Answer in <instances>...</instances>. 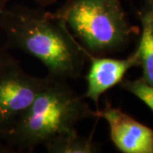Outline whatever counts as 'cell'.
<instances>
[{
  "instance_id": "obj_4",
  "label": "cell",
  "mask_w": 153,
  "mask_h": 153,
  "mask_svg": "<svg viewBox=\"0 0 153 153\" xmlns=\"http://www.w3.org/2000/svg\"><path fill=\"white\" fill-rule=\"evenodd\" d=\"M48 78L28 74L18 60L0 68V136L31 105Z\"/></svg>"
},
{
  "instance_id": "obj_10",
  "label": "cell",
  "mask_w": 153,
  "mask_h": 153,
  "mask_svg": "<svg viewBox=\"0 0 153 153\" xmlns=\"http://www.w3.org/2000/svg\"><path fill=\"white\" fill-rule=\"evenodd\" d=\"M16 60V58H14L12 55L9 53L8 49L5 46L4 47H0V68L2 66H5L6 64L10 63L13 60Z\"/></svg>"
},
{
  "instance_id": "obj_5",
  "label": "cell",
  "mask_w": 153,
  "mask_h": 153,
  "mask_svg": "<svg viewBox=\"0 0 153 153\" xmlns=\"http://www.w3.org/2000/svg\"><path fill=\"white\" fill-rule=\"evenodd\" d=\"M98 117L107 122L111 140L124 153H153V130L118 108L106 104L97 110Z\"/></svg>"
},
{
  "instance_id": "obj_11",
  "label": "cell",
  "mask_w": 153,
  "mask_h": 153,
  "mask_svg": "<svg viewBox=\"0 0 153 153\" xmlns=\"http://www.w3.org/2000/svg\"><path fill=\"white\" fill-rule=\"evenodd\" d=\"M9 1H10V0H0V8L5 7L6 4H7ZM38 1H41V2H47V1H50V0H38Z\"/></svg>"
},
{
  "instance_id": "obj_6",
  "label": "cell",
  "mask_w": 153,
  "mask_h": 153,
  "mask_svg": "<svg viewBox=\"0 0 153 153\" xmlns=\"http://www.w3.org/2000/svg\"><path fill=\"white\" fill-rule=\"evenodd\" d=\"M90 66L86 76L87 88L82 97L92 100L99 109L100 96L123 80L132 67L140 66L138 50L126 59H113L88 54Z\"/></svg>"
},
{
  "instance_id": "obj_7",
  "label": "cell",
  "mask_w": 153,
  "mask_h": 153,
  "mask_svg": "<svg viewBox=\"0 0 153 153\" xmlns=\"http://www.w3.org/2000/svg\"><path fill=\"white\" fill-rule=\"evenodd\" d=\"M142 33L137 48L142 78L153 87V11L146 10L140 16Z\"/></svg>"
},
{
  "instance_id": "obj_12",
  "label": "cell",
  "mask_w": 153,
  "mask_h": 153,
  "mask_svg": "<svg viewBox=\"0 0 153 153\" xmlns=\"http://www.w3.org/2000/svg\"><path fill=\"white\" fill-rule=\"evenodd\" d=\"M152 10L153 11V0H152Z\"/></svg>"
},
{
  "instance_id": "obj_2",
  "label": "cell",
  "mask_w": 153,
  "mask_h": 153,
  "mask_svg": "<svg viewBox=\"0 0 153 153\" xmlns=\"http://www.w3.org/2000/svg\"><path fill=\"white\" fill-rule=\"evenodd\" d=\"M49 78L31 105L1 135L20 152H33L55 137L76 129L81 121L98 117L66 80Z\"/></svg>"
},
{
  "instance_id": "obj_1",
  "label": "cell",
  "mask_w": 153,
  "mask_h": 153,
  "mask_svg": "<svg viewBox=\"0 0 153 153\" xmlns=\"http://www.w3.org/2000/svg\"><path fill=\"white\" fill-rule=\"evenodd\" d=\"M0 30L7 49L38 59L48 75L67 80L81 76L88 54L55 14L24 8H0Z\"/></svg>"
},
{
  "instance_id": "obj_8",
  "label": "cell",
  "mask_w": 153,
  "mask_h": 153,
  "mask_svg": "<svg viewBox=\"0 0 153 153\" xmlns=\"http://www.w3.org/2000/svg\"><path fill=\"white\" fill-rule=\"evenodd\" d=\"M50 153H94L99 147L92 136L80 135L76 129L55 137L44 146Z\"/></svg>"
},
{
  "instance_id": "obj_3",
  "label": "cell",
  "mask_w": 153,
  "mask_h": 153,
  "mask_svg": "<svg viewBox=\"0 0 153 153\" xmlns=\"http://www.w3.org/2000/svg\"><path fill=\"white\" fill-rule=\"evenodd\" d=\"M55 15L94 56L123 49L134 32L119 0H71Z\"/></svg>"
},
{
  "instance_id": "obj_9",
  "label": "cell",
  "mask_w": 153,
  "mask_h": 153,
  "mask_svg": "<svg viewBox=\"0 0 153 153\" xmlns=\"http://www.w3.org/2000/svg\"><path fill=\"white\" fill-rule=\"evenodd\" d=\"M121 86L130 92L147 105L153 111V87L142 77L136 80H122Z\"/></svg>"
}]
</instances>
